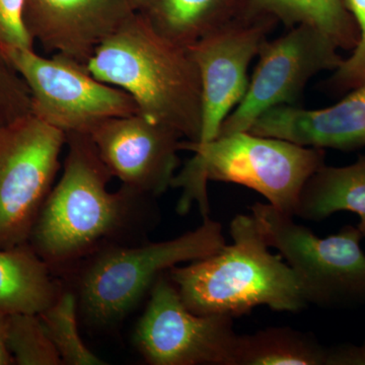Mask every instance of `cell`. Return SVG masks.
<instances>
[{"instance_id":"cell-1","label":"cell","mask_w":365,"mask_h":365,"mask_svg":"<svg viewBox=\"0 0 365 365\" xmlns=\"http://www.w3.org/2000/svg\"><path fill=\"white\" fill-rule=\"evenodd\" d=\"M64 170L41 209L29 244L57 276L101 250L140 244L160 222L157 198L121 186L90 134H66Z\"/></svg>"},{"instance_id":"cell-2","label":"cell","mask_w":365,"mask_h":365,"mask_svg":"<svg viewBox=\"0 0 365 365\" xmlns=\"http://www.w3.org/2000/svg\"><path fill=\"white\" fill-rule=\"evenodd\" d=\"M98 81L121 88L139 113L199 141L202 127V85L188 48L163 37L134 13L98 48L86 64Z\"/></svg>"},{"instance_id":"cell-3","label":"cell","mask_w":365,"mask_h":365,"mask_svg":"<svg viewBox=\"0 0 365 365\" xmlns=\"http://www.w3.org/2000/svg\"><path fill=\"white\" fill-rule=\"evenodd\" d=\"M230 232L232 245L168 271L185 306L195 314L232 318L261 306L277 312L302 311L307 302L299 281L282 257L269 251L256 218L235 216Z\"/></svg>"},{"instance_id":"cell-4","label":"cell","mask_w":365,"mask_h":365,"mask_svg":"<svg viewBox=\"0 0 365 365\" xmlns=\"http://www.w3.org/2000/svg\"><path fill=\"white\" fill-rule=\"evenodd\" d=\"M225 246L222 223L203 218L200 227L175 239L101 250L58 277L78 300L79 319L93 331H113L148 297L158 277L179 264L207 258Z\"/></svg>"},{"instance_id":"cell-5","label":"cell","mask_w":365,"mask_h":365,"mask_svg":"<svg viewBox=\"0 0 365 365\" xmlns=\"http://www.w3.org/2000/svg\"><path fill=\"white\" fill-rule=\"evenodd\" d=\"M180 150L194 153L177 173L172 188H181V215L198 205L209 217L207 182H234L254 190L281 212L294 216L300 192L309 177L325 165V150L274 137L237 132L208 143L182 140Z\"/></svg>"},{"instance_id":"cell-6","label":"cell","mask_w":365,"mask_h":365,"mask_svg":"<svg viewBox=\"0 0 365 365\" xmlns=\"http://www.w3.org/2000/svg\"><path fill=\"white\" fill-rule=\"evenodd\" d=\"M269 247L279 251L299 281L307 304L343 307L365 304V254L359 228L319 237L294 216L267 203L250 206Z\"/></svg>"},{"instance_id":"cell-7","label":"cell","mask_w":365,"mask_h":365,"mask_svg":"<svg viewBox=\"0 0 365 365\" xmlns=\"http://www.w3.org/2000/svg\"><path fill=\"white\" fill-rule=\"evenodd\" d=\"M1 48L30 91L32 114L66 134H90L110 118L139 113L128 93L98 81L78 61L58 54L47 58L34 49Z\"/></svg>"},{"instance_id":"cell-8","label":"cell","mask_w":365,"mask_h":365,"mask_svg":"<svg viewBox=\"0 0 365 365\" xmlns=\"http://www.w3.org/2000/svg\"><path fill=\"white\" fill-rule=\"evenodd\" d=\"M64 146L66 134L32 113L0 130V250L28 244Z\"/></svg>"},{"instance_id":"cell-9","label":"cell","mask_w":365,"mask_h":365,"mask_svg":"<svg viewBox=\"0 0 365 365\" xmlns=\"http://www.w3.org/2000/svg\"><path fill=\"white\" fill-rule=\"evenodd\" d=\"M232 319L190 311L165 272L151 288L133 344L151 365H234Z\"/></svg>"},{"instance_id":"cell-10","label":"cell","mask_w":365,"mask_h":365,"mask_svg":"<svg viewBox=\"0 0 365 365\" xmlns=\"http://www.w3.org/2000/svg\"><path fill=\"white\" fill-rule=\"evenodd\" d=\"M326 34L309 25L292 26L285 35L266 40L241 103L223 122L217 137L251 129L264 113L294 106L309 81L323 71H335L343 58Z\"/></svg>"},{"instance_id":"cell-11","label":"cell","mask_w":365,"mask_h":365,"mask_svg":"<svg viewBox=\"0 0 365 365\" xmlns=\"http://www.w3.org/2000/svg\"><path fill=\"white\" fill-rule=\"evenodd\" d=\"M277 20L241 18L189 46L202 85V127L199 141L208 143L248 90V69Z\"/></svg>"},{"instance_id":"cell-12","label":"cell","mask_w":365,"mask_h":365,"mask_svg":"<svg viewBox=\"0 0 365 365\" xmlns=\"http://www.w3.org/2000/svg\"><path fill=\"white\" fill-rule=\"evenodd\" d=\"M90 136L122 186L155 198L172 188L182 139L178 132L137 113L110 118Z\"/></svg>"},{"instance_id":"cell-13","label":"cell","mask_w":365,"mask_h":365,"mask_svg":"<svg viewBox=\"0 0 365 365\" xmlns=\"http://www.w3.org/2000/svg\"><path fill=\"white\" fill-rule=\"evenodd\" d=\"M134 13L130 0H25L24 21L46 51L86 66Z\"/></svg>"},{"instance_id":"cell-14","label":"cell","mask_w":365,"mask_h":365,"mask_svg":"<svg viewBox=\"0 0 365 365\" xmlns=\"http://www.w3.org/2000/svg\"><path fill=\"white\" fill-rule=\"evenodd\" d=\"M249 132L306 148L359 150L365 146V83L325 109L278 106L259 117Z\"/></svg>"},{"instance_id":"cell-15","label":"cell","mask_w":365,"mask_h":365,"mask_svg":"<svg viewBox=\"0 0 365 365\" xmlns=\"http://www.w3.org/2000/svg\"><path fill=\"white\" fill-rule=\"evenodd\" d=\"M130 4L160 35L186 48L232 21L252 16L246 0H130Z\"/></svg>"},{"instance_id":"cell-16","label":"cell","mask_w":365,"mask_h":365,"mask_svg":"<svg viewBox=\"0 0 365 365\" xmlns=\"http://www.w3.org/2000/svg\"><path fill=\"white\" fill-rule=\"evenodd\" d=\"M63 290L62 280L29 242L0 250V309L6 313H42Z\"/></svg>"},{"instance_id":"cell-17","label":"cell","mask_w":365,"mask_h":365,"mask_svg":"<svg viewBox=\"0 0 365 365\" xmlns=\"http://www.w3.org/2000/svg\"><path fill=\"white\" fill-rule=\"evenodd\" d=\"M339 211L359 215L365 239V157L345 167L322 165L300 192L294 216L319 222Z\"/></svg>"},{"instance_id":"cell-18","label":"cell","mask_w":365,"mask_h":365,"mask_svg":"<svg viewBox=\"0 0 365 365\" xmlns=\"http://www.w3.org/2000/svg\"><path fill=\"white\" fill-rule=\"evenodd\" d=\"M252 16H267L288 28L309 25L326 34L339 49L353 50L359 28L346 0H246Z\"/></svg>"},{"instance_id":"cell-19","label":"cell","mask_w":365,"mask_h":365,"mask_svg":"<svg viewBox=\"0 0 365 365\" xmlns=\"http://www.w3.org/2000/svg\"><path fill=\"white\" fill-rule=\"evenodd\" d=\"M328 348L311 334L270 327L237 336L234 365H326Z\"/></svg>"},{"instance_id":"cell-20","label":"cell","mask_w":365,"mask_h":365,"mask_svg":"<svg viewBox=\"0 0 365 365\" xmlns=\"http://www.w3.org/2000/svg\"><path fill=\"white\" fill-rule=\"evenodd\" d=\"M46 332L66 365H104L106 361L86 345L78 329V300L64 287L54 304L38 314Z\"/></svg>"},{"instance_id":"cell-21","label":"cell","mask_w":365,"mask_h":365,"mask_svg":"<svg viewBox=\"0 0 365 365\" xmlns=\"http://www.w3.org/2000/svg\"><path fill=\"white\" fill-rule=\"evenodd\" d=\"M7 346L14 364L63 365L38 314H9Z\"/></svg>"},{"instance_id":"cell-22","label":"cell","mask_w":365,"mask_h":365,"mask_svg":"<svg viewBox=\"0 0 365 365\" xmlns=\"http://www.w3.org/2000/svg\"><path fill=\"white\" fill-rule=\"evenodd\" d=\"M31 113L30 91L0 47V130Z\"/></svg>"},{"instance_id":"cell-23","label":"cell","mask_w":365,"mask_h":365,"mask_svg":"<svg viewBox=\"0 0 365 365\" xmlns=\"http://www.w3.org/2000/svg\"><path fill=\"white\" fill-rule=\"evenodd\" d=\"M346 6L359 28V40L329 81V85L339 91L353 90L365 83V0H346Z\"/></svg>"},{"instance_id":"cell-24","label":"cell","mask_w":365,"mask_h":365,"mask_svg":"<svg viewBox=\"0 0 365 365\" xmlns=\"http://www.w3.org/2000/svg\"><path fill=\"white\" fill-rule=\"evenodd\" d=\"M25 0H0V46L34 49L24 21Z\"/></svg>"},{"instance_id":"cell-25","label":"cell","mask_w":365,"mask_h":365,"mask_svg":"<svg viewBox=\"0 0 365 365\" xmlns=\"http://www.w3.org/2000/svg\"><path fill=\"white\" fill-rule=\"evenodd\" d=\"M9 314L0 309V365H13L14 360L7 346Z\"/></svg>"}]
</instances>
